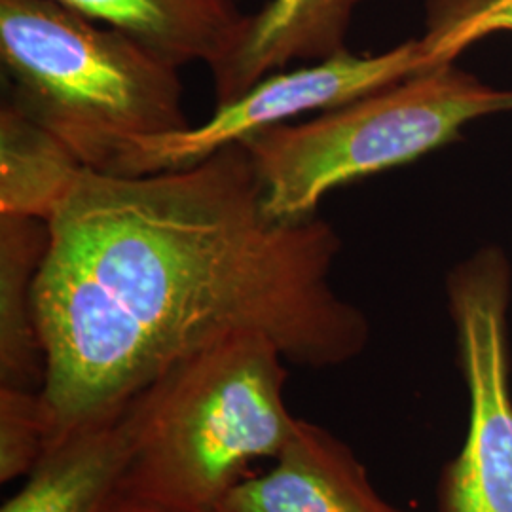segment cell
Returning <instances> with one entry per match:
<instances>
[{"label": "cell", "mask_w": 512, "mask_h": 512, "mask_svg": "<svg viewBox=\"0 0 512 512\" xmlns=\"http://www.w3.org/2000/svg\"><path fill=\"white\" fill-rule=\"evenodd\" d=\"M499 33L512 35V0H427L421 52L433 69Z\"/></svg>", "instance_id": "obj_13"}, {"label": "cell", "mask_w": 512, "mask_h": 512, "mask_svg": "<svg viewBox=\"0 0 512 512\" xmlns=\"http://www.w3.org/2000/svg\"><path fill=\"white\" fill-rule=\"evenodd\" d=\"M427 69L420 38H408L376 55H357L344 48L327 59L262 78L243 95L217 105L200 126L135 139L107 173L147 175L198 164L266 129L336 109Z\"/></svg>", "instance_id": "obj_6"}, {"label": "cell", "mask_w": 512, "mask_h": 512, "mask_svg": "<svg viewBox=\"0 0 512 512\" xmlns=\"http://www.w3.org/2000/svg\"><path fill=\"white\" fill-rule=\"evenodd\" d=\"M48 444L42 393L0 385V482L27 476Z\"/></svg>", "instance_id": "obj_14"}, {"label": "cell", "mask_w": 512, "mask_h": 512, "mask_svg": "<svg viewBox=\"0 0 512 512\" xmlns=\"http://www.w3.org/2000/svg\"><path fill=\"white\" fill-rule=\"evenodd\" d=\"M287 365L268 336L234 330L164 370L129 401L120 501L215 512L253 463L277 458L293 435Z\"/></svg>", "instance_id": "obj_2"}, {"label": "cell", "mask_w": 512, "mask_h": 512, "mask_svg": "<svg viewBox=\"0 0 512 512\" xmlns=\"http://www.w3.org/2000/svg\"><path fill=\"white\" fill-rule=\"evenodd\" d=\"M143 42L177 67L211 71L232 54L247 25L238 0H55Z\"/></svg>", "instance_id": "obj_10"}, {"label": "cell", "mask_w": 512, "mask_h": 512, "mask_svg": "<svg viewBox=\"0 0 512 512\" xmlns=\"http://www.w3.org/2000/svg\"><path fill=\"white\" fill-rule=\"evenodd\" d=\"M112 512H158L152 511V509H147V507H139V505H133V503H128V501H118L116 503V507H114V511Z\"/></svg>", "instance_id": "obj_15"}, {"label": "cell", "mask_w": 512, "mask_h": 512, "mask_svg": "<svg viewBox=\"0 0 512 512\" xmlns=\"http://www.w3.org/2000/svg\"><path fill=\"white\" fill-rule=\"evenodd\" d=\"M128 404L50 442L0 512L114 511L131 454Z\"/></svg>", "instance_id": "obj_8"}, {"label": "cell", "mask_w": 512, "mask_h": 512, "mask_svg": "<svg viewBox=\"0 0 512 512\" xmlns=\"http://www.w3.org/2000/svg\"><path fill=\"white\" fill-rule=\"evenodd\" d=\"M511 298V260L494 245L446 277L469 425L461 452L440 476V512H512Z\"/></svg>", "instance_id": "obj_5"}, {"label": "cell", "mask_w": 512, "mask_h": 512, "mask_svg": "<svg viewBox=\"0 0 512 512\" xmlns=\"http://www.w3.org/2000/svg\"><path fill=\"white\" fill-rule=\"evenodd\" d=\"M365 0H270L247 18L232 54L215 67L217 105L251 90L296 61H321L346 48L349 25Z\"/></svg>", "instance_id": "obj_9"}, {"label": "cell", "mask_w": 512, "mask_h": 512, "mask_svg": "<svg viewBox=\"0 0 512 512\" xmlns=\"http://www.w3.org/2000/svg\"><path fill=\"white\" fill-rule=\"evenodd\" d=\"M48 226L35 281L48 444L234 330L311 370L370 342L365 311L332 285L340 234L319 215L268 217L243 143L147 175L86 167Z\"/></svg>", "instance_id": "obj_1"}, {"label": "cell", "mask_w": 512, "mask_h": 512, "mask_svg": "<svg viewBox=\"0 0 512 512\" xmlns=\"http://www.w3.org/2000/svg\"><path fill=\"white\" fill-rule=\"evenodd\" d=\"M8 101L107 173L141 137L186 129L181 67L55 0H0Z\"/></svg>", "instance_id": "obj_3"}, {"label": "cell", "mask_w": 512, "mask_h": 512, "mask_svg": "<svg viewBox=\"0 0 512 512\" xmlns=\"http://www.w3.org/2000/svg\"><path fill=\"white\" fill-rule=\"evenodd\" d=\"M512 90L446 63L366 93L306 122L247 139L268 217L317 215L332 190L454 145L480 118L511 114Z\"/></svg>", "instance_id": "obj_4"}, {"label": "cell", "mask_w": 512, "mask_h": 512, "mask_svg": "<svg viewBox=\"0 0 512 512\" xmlns=\"http://www.w3.org/2000/svg\"><path fill=\"white\" fill-rule=\"evenodd\" d=\"M50 245L46 220L0 215V385L42 391L46 357L35 281Z\"/></svg>", "instance_id": "obj_11"}, {"label": "cell", "mask_w": 512, "mask_h": 512, "mask_svg": "<svg viewBox=\"0 0 512 512\" xmlns=\"http://www.w3.org/2000/svg\"><path fill=\"white\" fill-rule=\"evenodd\" d=\"M215 512H408L385 501L365 465L329 429L300 420L262 475H249Z\"/></svg>", "instance_id": "obj_7"}, {"label": "cell", "mask_w": 512, "mask_h": 512, "mask_svg": "<svg viewBox=\"0 0 512 512\" xmlns=\"http://www.w3.org/2000/svg\"><path fill=\"white\" fill-rule=\"evenodd\" d=\"M86 167L12 101L0 107V215L52 219Z\"/></svg>", "instance_id": "obj_12"}]
</instances>
